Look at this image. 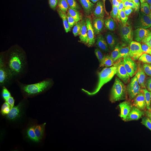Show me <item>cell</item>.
Returning <instances> with one entry per match:
<instances>
[{
    "label": "cell",
    "instance_id": "1",
    "mask_svg": "<svg viewBox=\"0 0 151 151\" xmlns=\"http://www.w3.org/2000/svg\"><path fill=\"white\" fill-rule=\"evenodd\" d=\"M12 130L27 151H52L57 142L54 112L48 99L35 88L13 101Z\"/></svg>",
    "mask_w": 151,
    "mask_h": 151
},
{
    "label": "cell",
    "instance_id": "2",
    "mask_svg": "<svg viewBox=\"0 0 151 151\" xmlns=\"http://www.w3.org/2000/svg\"><path fill=\"white\" fill-rule=\"evenodd\" d=\"M13 101L0 106V151H27L12 130Z\"/></svg>",
    "mask_w": 151,
    "mask_h": 151
},
{
    "label": "cell",
    "instance_id": "3",
    "mask_svg": "<svg viewBox=\"0 0 151 151\" xmlns=\"http://www.w3.org/2000/svg\"><path fill=\"white\" fill-rule=\"evenodd\" d=\"M114 22L119 33L124 38L130 63L135 65L140 62L142 56L137 48L134 29L124 23L117 15L114 17Z\"/></svg>",
    "mask_w": 151,
    "mask_h": 151
},
{
    "label": "cell",
    "instance_id": "4",
    "mask_svg": "<svg viewBox=\"0 0 151 151\" xmlns=\"http://www.w3.org/2000/svg\"><path fill=\"white\" fill-rule=\"evenodd\" d=\"M116 15L127 25L133 27L137 17V9L133 0H118Z\"/></svg>",
    "mask_w": 151,
    "mask_h": 151
},
{
    "label": "cell",
    "instance_id": "5",
    "mask_svg": "<svg viewBox=\"0 0 151 151\" xmlns=\"http://www.w3.org/2000/svg\"><path fill=\"white\" fill-rule=\"evenodd\" d=\"M118 0H96L97 7L101 16L107 20H110L116 10Z\"/></svg>",
    "mask_w": 151,
    "mask_h": 151
},
{
    "label": "cell",
    "instance_id": "6",
    "mask_svg": "<svg viewBox=\"0 0 151 151\" xmlns=\"http://www.w3.org/2000/svg\"><path fill=\"white\" fill-rule=\"evenodd\" d=\"M135 42L138 52L141 56L145 55L151 49V43L146 35L137 26L134 27Z\"/></svg>",
    "mask_w": 151,
    "mask_h": 151
},
{
    "label": "cell",
    "instance_id": "7",
    "mask_svg": "<svg viewBox=\"0 0 151 151\" xmlns=\"http://www.w3.org/2000/svg\"><path fill=\"white\" fill-rule=\"evenodd\" d=\"M139 15L151 22V0H133Z\"/></svg>",
    "mask_w": 151,
    "mask_h": 151
},
{
    "label": "cell",
    "instance_id": "8",
    "mask_svg": "<svg viewBox=\"0 0 151 151\" xmlns=\"http://www.w3.org/2000/svg\"><path fill=\"white\" fill-rule=\"evenodd\" d=\"M134 25L146 35L151 43V22L138 15L135 20Z\"/></svg>",
    "mask_w": 151,
    "mask_h": 151
},
{
    "label": "cell",
    "instance_id": "9",
    "mask_svg": "<svg viewBox=\"0 0 151 151\" xmlns=\"http://www.w3.org/2000/svg\"><path fill=\"white\" fill-rule=\"evenodd\" d=\"M145 65L148 72L151 73V49L146 56Z\"/></svg>",
    "mask_w": 151,
    "mask_h": 151
}]
</instances>
